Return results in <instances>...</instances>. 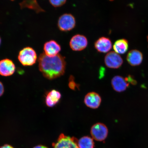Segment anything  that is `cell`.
<instances>
[{
  "mask_svg": "<svg viewBox=\"0 0 148 148\" xmlns=\"http://www.w3.org/2000/svg\"><path fill=\"white\" fill-rule=\"evenodd\" d=\"M38 67L44 76L49 79H53L64 75L65 71L66 62L60 54L49 57L42 53L38 59Z\"/></svg>",
  "mask_w": 148,
  "mask_h": 148,
  "instance_id": "6da1fadb",
  "label": "cell"
},
{
  "mask_svg": "<svg viewBox=\"0 0 148 148\" xmlns=\"http://www.w3.org/2000/svg\"><path fill=\"white\" fill-rule=\"evenodd\" d=\"M18 59L23 66H33L36 62L37 55L36 51L32 48L27 47L23 48L18 53Z\"/></svg>",
  "mask_w": 148,
  "mask_h": 148,
  "instance_id": "7a4b0ae2",
  "label": "cell"
},
{
  "mask_svg": "<svg viewBox=\"0 0 148 148\" xmlns=\"http://www.w3.org/2000/svg\"><path fill=\"white\" fill-rule=\"evenodd\" d=\"M111 83L112 88L115 91L121 92L125 91L130 84L134 85L136 82L130 76L124 78L120 76L117 75L113 77Z\"/></svg>",
  "mask_w": 148,
  "mask_h": 148,
  "instance_id": "3957f363",
  "label": "cell"
},
{
  "mask_svg": "<svg viewBox=\"0 0 148 148\" xmlns=\"http://www.w3.org/2000/svg\"><path fill=\"white\" fill-rule=\"evenodd\" d=\"M78 140L75 137L61 134L57 141L53 143V148H79Z\"/></svg>",
  "mask_w": 148,
  "mask_h": 148,
  "instance_id": "277c9868",
  "label": "cell"
},
{
  "mask_svg": "<svg viewBox=\"0 0 148 148\" xmlns=\"http://www.w3.org/2000/svg\"><path fill=\"white\" fill-rule=\"evenodd\" d=\"M75 25V18L71 14H63L59 18L58 26L61 31L63 32L70 31L74 28Z\"/></svg>",
  "mask_w": 148,
  "mask_h": 148,
  "instance_id": "5b68a950",
  "label": "cell"
},
{
  "mask_svg": "<svg viewBox=\"0 0 148 148\" xmlns=\"http://www.w3.org/2000/svg\"><path fill=\"white\" fill-rule=\"evenodd\" d=\"M108 129L106 126L101 123H97L92 126L90 134L92 138L98 141H102L107 138Z\"/></svg>",
  "mask_w": 148,
  "mask_h": 148,
  "instance_id": "8992f818",
  "label": "cell"
},
{
  "mask_svg": "<svg viewBox=\"0 0 148 148\" xmlns=\"http://www.w3.org/2000/svg\"><path fill=\"white\" fill-rule=\"evenodd\" d=\"M88 40L86 36L77 34L74 36L70 40L69 45L73 51H80L83 50L88 45Z\"/></svg>",
  "mask_w": 148,
  "mask_h": 148,
  "instance_id": "52a82bcc",
  "label": "cell"
},
{
  "mask_svg": "<svg viewBox=\"0 0 148 148\" xmlns=\"http://www.w3.org/2000/svg\"><path fill=\"white\" fill-rule=\"evenodd\" d=\"M104 62L107 67L111 69H118L123 64V60L119 54L111 51L105 56Z\"/></svg>",
  "mask_w": 148,
  "mask_h": 148,
  "instance_id": "ba28073f",
  "label": "cell"
},
{
  "mask_svg": "<svg viewBox=\"0 0 148 148\" xmlns=\"http://www.w3.org/2000/svg\"><path fill=\"white\" fill-rule=\"evenodd\" d=\"M15 70V65L12 60L6 58L0 61V75L10 76L13 75Z\"/></svg>",
  "mask_w": 148,
  "mask_h": 148,
  "instance_id": "9c48e42d",
  "label": "cell"
},
{
  "mask_svg": "<svg viewBox=\"0 0 148 148\" xmlns=\"http://www.w3.org/2000/svg\"><path fill=\"white\" fill-rule=\"evenodd\" d=\"M101 101L99 94L95 92H89L85 96L84 102L86 106L92 109H97L99 107Z\"/></svg>",
  "mask_w": 148,
  "mask_h": 148,
  "instance_id": "30bf717a",
  "label": "cell"
},
{
  "mask_svg": "<svg viewBox=\"0 0 148 148\" xmlns=\"http://www.w3.org/2000/svg\"><path fill=\"white\" fill-rule=\"evenodd\" d=\"M94 47L99 52L108 53L112 47V43L110 38L105 37L99 38L94 43Z\"/></svg>",
  "mask_w": 148,
  "mask_h": 148,
  "instance_id": "8fae6325",
  "label": "cell"
},
{
  "mask_svg": "<svg viewBox=\"0 0 148 148\" xmlns=\"http://www.w3.org/2000/svg\"><path fill=\"white\" fill-rule=\"evenodd\" d=\"M45 54L49 57H53L59 54L61 50L60 45L55 40H51L46 42L44 45Z\"/></svg>",
  "mask_w": 148,
  "mask_h": 148,
  "instance_id": "7c38bea8",
  "label": "cell"
},
{
  "mask_svg": "<svg viewBox=\"0 0 148 148\" xmlns=\"http://www.w3.org/2000/svg\"><path fill=\"white\" fill-rule=\"evenodd\" d=\"M143 59L142 53L137 50H132L130 51L127 57V62L132 66H138L141 64Z\"/></svg>",
  "mask_w": 148,
  "mask_h": 148,
  "instance_id": "4fadbf2b",
  "label": "cell"
},
{
  "mask_svg": "<svg viewBox=\"0 0 148 148\" xmlns=\"http://www.w3.org/2000/svg\"><path fill=\"white\" fill-rule=\"evenodd\" d=\"M62 95L60 92L55 90L49 91L46 95L45 103L48 107H52L58 103L61 99Z\"/></svg>",
  "mask_w": 148,
  "mask_h": 148,
  "instance_id": "5bb4252c",
  "label": "cell"
},
{
  "mask_svg": "<svg viewBox=\"0 0 148 148\" xmlns=\"http://www.w3.org/2000/svg\"><path fill=\"white\" fill-rule=\"evenodd\" d=\"M128 42L125 39L118 40L114 42L113 49L114 52L118 54H124L128 49Z\"/></svg>",
  "mask_w": 148,
  "mask_h": 148,
  "instance_id": "9a60e30c",
  "label": "cell"
},
{
  "mask_svg": "<svg viewBox=\"0 0 148 148\" xmlns=\"http://www.w3.org/2000/svg\"><path fill=\"white\" fill-rule=\"evenodd\" d=\"M20 5L21 8L27 7L33 9L37 13L44 12V10L40 6L36 1H23L20 3Z\"/></svg>",
  "mask_w": 148,
  "mask_h": 148,
  "instance_id": "2e32d148",
  "label": "cell"
},
{
  "mask_svg": "<svg viewBox=\"0 0 148 148\" xmlns=\"http://www.w3.org/2000/svg\"><path fill=\"white\" fill-rule=\"evenodd\" d=\"M79 148H94L93 139L88 136H84L78 140Z\"/></svg>",
  "mask_w": 148,
  "mask_h": 148,
  "instance_id": "e0dca14e",
  "label": "cell"
},
{
  "mask_svg": "<svg viewBox=\"0 0 148 148\" xmlns=\"http://www.w3.org/2000/svg\"><path fill=\"white\" fill-rule=\"evenodd\" d=\"M50 3L55 7H60L63 5L66 2L65 0H60V1H53L51 0L49 1Z\"/></svg>",
  "mask_w": 148,
  "mask_h": 148,
  "instance_id": "ac0fdd59",
  "label": "cell"
},
{
  "mask_svg": "<svg viewBox=\"0 0 148 148\" xmlns=\"http://www.w3.org/2000/svg\"><path fill=\"white\" fill-rule=\"evenodd\" d=\"M74 78L73 76H71L69 77V87L73 90H75L77 84H75L74 80Z\"/></svg>",
  "mask_w": 148,
  "mask_h": 148,
  "instance_id": "d6986e66",
  "label": "cell"
},
{
  "mask_svg": "<svg viewBox=\"0 0 148 148\" xmlns=\"http://www.w3.org/2000/svg\"><path fill=\"white\" fill-rule=\"evenodd\" d=\"M4 92V88L3 84L0 81V97L3 95Z\"/></svg>",
  "mask_w": 148,
  "mask_h": 148,
  "instance_id": "ffe728a7",
  "label": "cell"
},
{
  "mask_svg": "<svg viewBox=\"0 0 148 148\" xmlns=\"http://www.w3.org/2000/svg\"><path fill=\"white\" fill-rule=\"evenodd\" d=\"M0 148H14L12 146H11L9 144H5V145L2 146Z\"/></svg>",
  "mask_w": 148,
  "mask_h": 148,
  "instance_id": "44dd1931",
  "label": "cell"
},
{
  "mask_svg": "<svg viewBox=\"0 0 148 148\" xmlns=\"http://www.w3.org/2000/svg\"><path fill=\"white\" fill-rule=\"evenodd\" d=\"M33 148H48L46 146L42 145H38L36 146V147H33Z\"/></svg>",
  "mask_w": 148,
  "mask_h": 148,
  "instance_id": "7402d4cb",
  "label": "cell"
},
{
  "mask_svg": "<svg viewBox=\"0 0 148 148\" xmlns=\"http://www.w3.org/2000/svg\"><path fill=\"white\" fill-rule=\"evenodd\" d=\"M1 37H0V45H1Z\"/></svg>",
  "mask_w": 148,
  "mask_h": 148,
  "instance_id": "603a6c76",
  "label": "cell"
},
{
  "mask_svg": "<svg viewBox=\"0 0 148 148\" xmlns=\"http://www.w3.org/2000/svg\"><path fill=\"white\" fill-rule=\"evenodd\" d=\"M147 38H148V37H147Z\"/></svg>",
  "mask_w": 148,
  "mask_h": 148,
  "instance_id": "cb8c5ba5",
  "label": "cell"
}]
</instances>
